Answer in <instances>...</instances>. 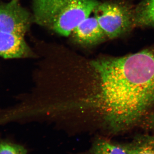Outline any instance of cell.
Wrapping results in <instances>:
<instances>
[{"label": "cell", "instance_id": "6da1fadb", "mask_svg": "<svg viewBox=\"0 0 154 154\" xmlns=\"http://www.w3.org/2000/svg\"><path fill=\"white\" fill-rule=\"evenodd\" d=\"M91 63V103L102 131L111 136L138 129L154 133V45Z\"/></svg>", "mask_w": 154, "mask_h": 154}, {"label": "cell", "instance_id": "7a4b0ae2", "mask_svg": "<svg viewBox=\"0 0 154 154\" xmlns=\"http://www.w3.org/2000/svg\"><path fill=\"white\" fill-rule=\"evenodd\" d=\"M31 1L33 22L64 36L70 35L99 3L97 0Z\"/></svg>", "mask_w": 154, "mask_h": 154}, {"label": "cell", "instance_id": "3957f363", "mask_svg": "<svg viewBox=\"0 0 154 154\" xmlns=\"http://www.w3.org/2000/svg\"><path fill=\"white\" fill-rule=\"evenodd\" d=\"M135 6L125 0L99 2L94 11L108 39L120 38L135 28Z\"/></svg>", "mask_w": 154, "mask_h": 154}, {"label": "cell", "instance_id": "277c9868", "mask_svg": "<svg viewBox=\"0 0 154 154\" xmlns=\"http://www.w3.org/2000/svg\"><path fill=\"white\" fill-rule=\"evenodd\" d=\"M32 22V14L21 5L19 0L0 5V31L25 36Z\"/></svg>", "mask_w": 154, "mask_h": 154}, {"label": "cell", "instance_id": "5b68a950", "mask_svg": "<svg viewBox=\"0 0 154 154\" xmlns=\"http://www.w3.org/2000/svg\"><path fill=\"white\" fill-rule=\"evenodd\" d=\"M71 35L80 45L93 46L103 43L107 38L95 17H89L80 22Z\"/></svg>", "mask_w": 154, "mask_h": 154}, {"label": "cell", "instance_id": "8992f818", "mask_svg": "<svg viewBox=\"0 0 154 154\" xmlns=\"http://www.w3.org/2000/svg\"><path fill=\"white\" fill-rule=\"evenodd\" d=\"M33 55L24 36L0 31V56L6 59L23 58Z\"/></svg>", "mask_w": 154, "mask_h": 154}, {"label": "cell", "instance_id": "52a82bcc", "mask_svg": "<svg viewBox=\"0 0 154 154\" xmlns=\"http://www.w3.org/2000/svg\"><path fill=\"white\" fill-rule=\"evenodd\" d=\"M128 154H154V135H137L130 141L120 143Z\"/></svg>", "mask_w": 154, "mask_h": 154}, {"label": "cell", "instance_id": "ba28073f", "mask_svg": "<svg viewBox=\"0 0 154 154\" xmlns=\"http://www.w3.org/2000/svg\"><path fill=\"white\" fill-rule=\"evenodd\" d=\"M135 27L154 28V0H141L135 6Z\"/></svg>", "mask_w": 154, "mask_h": 154}, {"label": "cell", "instance_id": "9c48e42d", "mask_svg": "<svg viewBox=\"0 0 154 154\" xmlns=\"http://www.w3.org/2000/svg\"><path fill=\"white\" fill-rule=\"evenodd\" d=\"M87 154H128L120 143L99 138L94 141Z\"/></svg>", "mask_w": 154, "mask_h": 154}, {"label": "cell", "instance_id": "30bf717a", "mask_svg": "<svg viewBox=\"0 0 154 154\" xmlns=\"http://www.w3.org/2000/svg\"><path fill=\"white\" fill-rule=\"evenodd\" d=\"M0 154H27L24 147L0 139Z\"/></svg>", "mask_w": 154, "mask_h": 154}]
</instances>
